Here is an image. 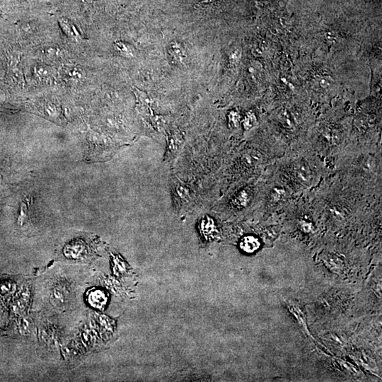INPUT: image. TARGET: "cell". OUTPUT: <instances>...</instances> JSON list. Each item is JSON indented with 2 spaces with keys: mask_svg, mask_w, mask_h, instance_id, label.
Here are the masks:
<instances>
[{
  "mask_svg": "<svg viewBox=\"0 0 382 382\" xmlns=\"http://www.w3.org/2000/svg\"><path fill=\"white\" fill-rule=\"evenodd\" d=\"M260 246H261V242L259 240L253 236H247L241 241V248L246 253H253L256 251Z\"/></svg>",
  "mask_w": 382,
  "mask_h": 382,
  "instance_id": "1",
  "label": "cell"
},
{
  "mask_svg": "<svg viewBox=\"0 0 382 382\" xmlns=\"http://www.w3.org/2000/svg\"><path fill=\"white\" fill-rule=\"evenodd\" d=\"M88 300L92 307L97 309H102L107 302V297H105V294L102 291L97 290V289L92 290L89 294Z\"/></svg>",
  "mask_w": 382,
  "mask_h": 382,
  "instance_id": "2",
  "label": "cell"
},
{
  "mask_svg": "<svg viewBox=\"0 0 382 382\" xmlns=\"http://www.w3.org/2000/svg\"><path fill=\"white\" fill-rule=\"evenodd\" d=\"M175 186V201L179 205L180 207L189 202L191 196L186 187L183 186L179 183H177Z\"/></svg>",
  "mask_w": 382,
  "mask_h": 382,
  "instance_id": "3",
  "label": "cell"
},
{
  "mask_svg": "<svg viewBox=\"0 0 382 382\" xmlns=\"http://www.w3.org/2000/svg\"><path fill=\"white\" fill-rule=\"evenodd\" d=\"M295 173L297 178L304 183H307L311 178V170L305 162H300L296 165Z\"/></svg>",
  "mask_w": 382,
  "mask_h": 382,
  "instance_id": "4",
  "label": "cell"
},
{
  "mask_svg": "<svg viewBox=\"0 0 382 382\" xmlns=\"http://www.w3.org/2000/svg\"><path fill=\"white\" fill-rule=\"evenodd\" d=\"M60 24L63 32H64L65 34H66L68 36H69V38H76L79 37V34H78L76 28L74 27V26L71 23L69 22L68 19H60Z\"/></svg>",
  "mask_w": 382,
  "mask_h": 382,
  "instance_id": "5",
  "label": "cell"
},
{
  "mask_svg": "<svg viewBox=\"0 0 382 382\" xmlns=\"http://www.w3.org/2000/svg\"><path fill=\"white\" fill-rule=\"evenodd\" d=\"M45 53V55H46L48 58H55L60 56L61 51H60L59 48L49 47V48L45 49V53Z\"/></svg>",
  "mask_w": 382,
  "mask_h": 382,
  "instance_id": "6",
  "label": "cell"
},
{
  "mask_svg": "<svg viewBox=\"0 0 382 382\" xmlns=\"http://www.w3.org/2000/svg\"><path fill=\"white\" fill-rule=\"evenodd\" d=\"M48 68H44V67L38 66L35 68V71L38 75L41 76V77H48L49 76L50 71Z\"/></svg>",
  "mask_w": 382,
  "mask_h": 382,
  "instance_id": "7",
  "label": "cell"
},
{
  "mask_svg": "<svg viewBox=\"0 0 382 382\" xmlns=\"http://www.w3.org/2000/svg\"><path fill=\"white\" fill-rule=\"evenodd\" d=\"M69 75L70 76V77L74 78V79H82L83 72L82 70H79L77 68H74V69L69 71Z\"/></svg>",
  "mask_w": 382,
  "mask_h": 382,
  "instance_id": "8",
  "label": "cell"
},
{
  "mask_svg": "<svg viewBox=\"0 0 382 382\" xmlns=\"http://www.w3.org/2000/svg\"><path fill=\"white\" fill-rule=\"evenodd\" d=\"M214 1H217V0H203V1H200L199 4H209V3L213 2Z\"/></svg>",
  "mask_w": 382,
  "mask_h": 382,
  "instance_id": "9",
  "label": "cell"
}]
</instances>
